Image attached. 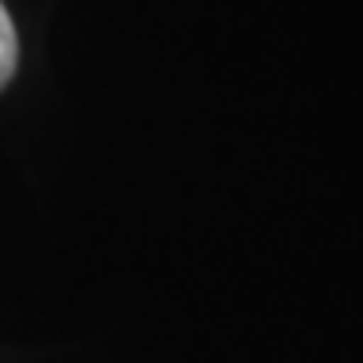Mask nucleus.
<instances>
[{"mask_svg": "<svg viewBox=\"0 0 363 363\" xmlns=\"http://www.w3.org/2000/svg\"><path fill=\"white\" fill-rule=\"evenodd\" d=\"M15 63H19V38H15V23H11L8 8L0 4V89L11 82Z\"/></svg>", "mask_w": 363, "mask_h": 363, "instance_id": "obj_1", "label": "nucleus"}]
</instances>
